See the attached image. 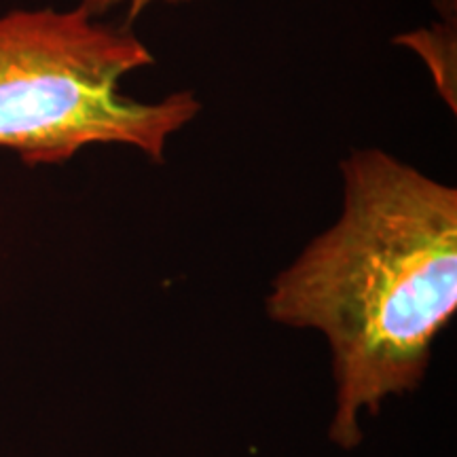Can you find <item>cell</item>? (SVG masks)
I'll use <instances>...</instances> for the list:
<instances>
[{
    "label": "cell",
    "instance_id": "obj_2",
    "mask_svg": "<svg viewBox=\"0 0 457 457\" xmlns=\"http://www.w3.org/2000/svg\"><path fill=\"white\" fill-rule=\"evenodd\" d=\"M136 34L74 7L0 13V148L28 165H57L94 145L138 148L163 162L202 104L193 91L142 102L123 77L153 64Z\"/></svg>",
    "mask_w": 457,
    "mask_h": 457
},
{
    "label": "cell",
    "instance_id": "obj_1",
    "mask_svg": "<svg viewBox=\"0 0 457 457\" xmlns=\"http://www.w3.org/2000/svg\"><path fill=\"white\" fill-rule=\"evenodd\" d=\"M341 214L278 273L273 322L328 343L341 449L362 420L420 387L438 335L457 312V191L381 148L341 162Z\"/></svg>",
    "mask_w": 457,
    "mask_h": 457
},
{
    "label": "cell",
    "instance_id": "obj_3",
    "mask_svg": "<svg viewBox=\"0 0 457 457\" xmlns=\"http://www.w3.org/2000/svg\"><path fill=\"white\" fill-rule=\"evenodd\" d=\"M125 3H129L131 15H138L140 11L145 9L148 3H151V0H81V4H79V7H81L83 11H87L91 17H100V15L108 13L111 9L119 7V4H125Z\"/></svg>",
    "mask_w": 457,
    "mask_h": 457
},
{
    "label": "cell",
    "instance_id": "obj_4",
    "mask_svg": "<svg viewBox=\"0 0 457 457\" xmlns=\"http://www.w3.org/2000/svg\"><path fill=\"white\" fill-rule=\"evenodd\" d=\"M434 7L441 13V26L447 30H455L457 21V0H432Z\"/></svg>",
    "mask_w": 457,
    "mask_h": 457
}]
</instances>
